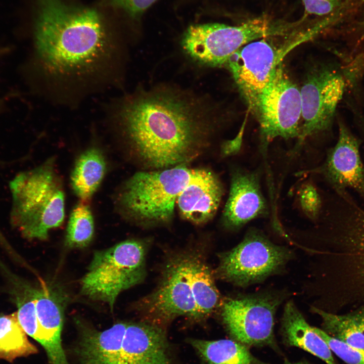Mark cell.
Returning a JSON list of instances; mask_svg holds the SVG:
<instances>
[{
    "label": "cell",
    "instance_id": "6da1fadb",
    "mask_svg": "<svg viewBox=\"0 0 364 364\" xmlns=\"http://www.w3.org/2000/svg\"><path fill=\"white\" fill-rule=\"evenodd\" d=\"M213 113L196 97L158 86L130 101L121 117L138 157L160 169L185 164L198 155L212 127Z\"/></svg>",
    "mask_w": 364,
    "mask_h": 364
},
{
    "label": "cell",
    "instance_id": "7a4b0ae2",
    "mask_svg": "<svg viewBox=\"0 0 364 364\" xmlns=\"http://www.w3.org/2000/svg\"><path fill=\"white\" fill-rule=\"evenodd\" d=\"M37 54L49 71L80 75L97 68L109 53L111 36L97 9L67 0H35Z\"/></svg>",
    "mask_w": 364,
    "mask_h": 364
},
{
    "label": "cell",
    "instance_id": "3957f363",
    "mask_svg": "<svg viewBox=\"0 0 364 364\" xmlns=\"http://www.w3.org/2000/svg\"><path fill=\"white\" fill-rule=\"evenodd\" d=\"M53 166L49 161L10 183L11 221L26 238L45 240L63 222L64 194Z\"/></svg>",
    "mask_w": 364,
    "mask_h": 364
},
{
    "label": "cell",
    "instance_id": "277c9868",
    "mask_svg": "<svg viewBox=\"0 0 364 364\" xmlns=\"http://www.w3.org/2000/svg\"><path fill=\"white\" fill-rule=\"evenodd\" d=\"M145 246L128 240L96 251L81 281V293L112 309L119 294L140 283L145 276Z\"/></svg>",
    "mask_w": 364,
    "mask_h": 364
},
{
    "label": "cell",
    "instance_id": "5b68a950",
    "mask_svg": "<svg viewBox=\"0 0 364 364\" xmlns=\"http://www.w3.org/2000/svg\"><path fill=\"white\" fill-rule=\"evenodd\" d=\"M287 26L274 23L264 16L236 26L218 23L192 25L185 32L182 44L194 60L221 66L243 46L260 38L284 34L288 30Z\"/></svg>",
    "mask_w": 364,
    "mask_h": 364
},
{
    "label": "cell",
    "instance_id": "8992f818",
    "mask_svg": "<svg viewBox=\"0 0 364 364\" xmlns=\"http://www.w3.org/2000/svg\"><path fill=\"white\" fill-rule=\"evenodd\" d=\"M191 173L185 164L138 172L126 183L122 204L131 216L143 222H168Z\"/></svg>",
    "mask_w": 364,
    "mask_h": 364
},
{
    "label": "cell",
    "instance_id": "52a82bcc",
    "mask_svg": "<svg viewBox=\"0 0 364 364\" xmlns=\"http://www.w3.org/2000/svg\"><path fill=\"white\" fill-rule=\"evenodd\" d=\"M252 113L260 125L263 151L276 138L299 137L302 113L300 89L285 72L282 63L259 96Z\"/></svg>",
    "mask_w": 364,
    "mask_h": 364
},
{
    "label": "cell",
    "instance_id": "ba28073f",
    "mask_svg": "<svg viewBox=\"0 0 364 364\" xmlns=\"http://www.w3.org/2000/svg\"><path fill=\"white\" fill-rule=\"evenodd\" d=\"M347 88L341 65L319 64L309 71L300 89L303 123L297 148L307 137L331 127Z\"/></svg>",
    "mask_w": 364,
    "mask_h": 364
},
{
    "label": "cell",
    "instance_id": "9c48e42d",
    "mask_svg": "<svg viewBox=\"0 0 364 364\" xmlns=\"http://www.w3.org/2000/svg\"><path fill=\"white\" fill-rule=\"evenodd\" d=\"M291 255L259 231L250 230L242 242L221 255L217 274L229 282L247 286L279 270Z\"/></svg>",
    "mask_w": 364,
    "mask_h": 364
},
{
    "label": "cell",
    "instance_id": "30bf717a",
    "mask_svg": "<svg viewBox=\"0 0 364 364\" xmlns=\"http://www.w3.org/2000/svg\"><path fill=\"white\" fill-rule=\"evenodd\" d=\"M191 252L172 257L158 288L140 303L149 316L166 321L180 316L200 320L190 267Z\"/></svg>",
    "mask_w": 364,
    "mask_h": 364
},
{
    "label": "cell",
    "instance_id": "8fae6325",
    "mask_svg": "<svg viewBox=\"0 0 364 364\" xmlns=\"http://www.w3.org/2000/svg\"><path fill=\"white\" fill-rule=\"evenodd\" d=\"M285 52L284 49L277 47L263 38L243 46L225 63L252 112L282 63Z\"/></svg>",
    "mask_w": 364,
    "mask_h": 364
},
{
    "label": "cell",
    "instance_id": "7c38bea8",
    "mask_svg": "<svg viewBox=\"0 0 364 364\" xmlns=\"http://www.w3.org/2000/svg\"><path fill=\"white\" fill-rule=\"evenodd\" d=\"M278 299L252 296L229 299L223 304V322L232 337L247 346H268L277 349L274 334Z\"/></svg>",
    "mask_w": 364,
    "mask_h": 364
},
{
    "label": "cell",
    "instance_id": "4fadbf2b",
    "mask_svg": "<svg viewBox=\"0 0 364 364\" xmlns=\"http://www.w3.org/2000/svg\"><path fill=\"white\" fill-rule=\"evenodd\" d=\"M339 135L323 166L314 171L322 173L341 194L352 188L364 198V165L358 140L344 122L338 119Z\"/></svg>",
    "mask_w": 364,
    "mask_h": 364
},
{
    "label": "cell",
    "instance_id": "5bb4252c",
    "mask_svg": "<svg viewBox=\"0 0 364 364\" xmlns=\"http://www.w3.org/2000/svg\"><path fill=\"white\" fill-rule=\"evenodd\" d=\"M268 213L258 171L236 170L231 178L223 220L230 228L238 229L251 220Z\"/></svg>",
    "mask_w": 364,
    "mask_h": 364
},
{
    "label": "cell",
    "instance_id": "9a60e30c",
    "mask_svg": "<svg viewBox=\"0 0 364 364\" xmlns=\"http://www.w3.org/2000/svg\"><path fill=\"white\" fill-rule=\"evenodd\" d=\"M222 194V184L212 172L203 168L191 169L189 181L178 195L176 204L183 218L203 224L215 215Z\"/></svg>",
    "mask_w": 364,
    "mask_h": 364
},
{
    "label": "cell",
    "instance_id": "2e32d148",
    "mask_svg": "<svg viewBox=\"0 0 364 364\" xmlns=\"http://www.w3.org/2000/svg\"><path fill=\"white\" fill-rule=\"evenodd\" d=\"M163 330L153 324L127 323L117 364H172Z\"/></svg>",
    "mask_w": 364,
    "mask_h": 364
},
{
    "label": "cell",
    "instance_id": "e0dca14e",
    "mask_svg": "<svg viewBox=\"0 0 364 364\" xmlns=\"http://www.w3.org/2000/svg\"><path fill=\"white\" fill-rule=\"evenodd\" d=\"M61 295L50 287L35 290L38 324L35 340L44 348L51 364H69L61 343L64 302Z\"/></svg>",
    "mask_w": 364,
    "mask_h": 364
},
{
    "label": "cell",
    "instance_id": "ac0fdd59",
    "mask_svg": "<svg viewBox=\"0 0 364 364\" xmlns=\"http://www.w3.org/2000/svg\"><path fill=\"white\" fill-rule=\"evenodd\" d=\"M282 332L287 345L300 348L327 364H336L329 346L307 323L292 301L285 306Z\"/></svg>",
    "mask_w": 364,
    "mask_h": 364
},
{
    "label": "cell",
    "instance_id": "d6986e66",
    "mask_svg": "<svg viewBox=\"0 0 364 364\" xmlns=\"http://www.w3.org/2000/svg\"><path fill=\"white\" fill-rule=\"evenodd\" d=\"M127 323H118L103 331L84 333L80 350L82 364H117Z\"/></svg>",
    "mask_w": 364,
    "mask_h": 364
},
{
    "label": "cell",
    "instance_id": "ffe728a7",
    "mask_svg": "<svg viewBox=\"0 0 364 364\" xmlns=\"http://www.w3.org/2000/svg\"><path fill=\"white\" fill-rule=\"evenodd\" d=\"M203 364H267L255 357L248 346L232 339L190 340Z\"/></svg>",
    "mask_w": 364,
    "mask_h": 364
},
{
    "label": "cell",
    "instance_id": "44dd1931",
    "mask_svg": "<svg viewBox=\"0 0 364 364\" xmlns=\"http://www.w3.org/2000/svg\"><path fill=\"white\" fill-rule=\"evenodd\" d=\"M106 164L103 154L96 148L84 152L77 159L71 177L75 194L81 200L89 199L100 185Z\"/></svg>",
    "mask_w": 364,
    "mask_h": 364
},
{
    "label": "cell",
    "instance_id": "7402d4cb",
    "mask_svg": "<svg viewBox=\"0 0 364 364\" xmlns=\"http://www.w3.org/2000/svg\"><path fill=\"white\" fill-rule=\"evenodd\" d=\"M312 310L321 316L323 330L328 335L352 346L364 348V307L343 315L315 307Z\"/></svg>",
    "mask_w": 364,
    "mask_h": 364
},
{
    "label": "cell",
    "instance_id": "603a6c76",
    "mask_svg": "<svg viewBox=\"0 0 364 364\" xmlns=\"http://www.w3.org/2000/svg\"><path fill=\"white\" fill-rule=\"evenodd\" d=\"M190 267L196 303L202 319L218 306L220 294L209 267L200 254L191 252Z\"/></svg>",
    "mask_w": 364,
    "mask_h": 364
},
{
    "label": "cell",
    "instance_id": "cb8c5ba5",
    "mask_svg": "<svg viewBox=\"0 0 364 364\" xmlns=\"http://www.w3.org/2000/svg\"><path fill=\"white\" fill-rule=\"evenodd\" d=\"M20 325L17 312L0 316V358L12 362L37 352Z\"/></svg>",
    "mask_w": 364,
    "mask_h": 364
},
{
    "label": "cell",
    "instance_id": "d4e9b609",
    "mask_svg": "<svg viewBox=\"0 0 364 364\" xmlns=\"http://www.w3.org/2000/svg\"><path fill=\"white\" fill-rule=\"evenodd\" d=\"M94 222L89 207L83 203L77 204L72 210L68 221L65 239L66 245L72 248L87 246L93 239Z\"/></svg>",
    "mask_w": 364,
    "mask_h": 364
},
{
    "label": "cell",
    "instance_id": "484cf974",
    "mask_svg": "<svg viewBox=\"0 0 364 364\" xmlns=\"http://www.w3.org/2000/svg\"><path fill=\"white\" fill-rule=\"evenodd\" d=\"M35 290L28 289L23 297L18 302L17 318L25 333L36 339L38 324L35 309Z\"/></svg>",
    "mask_w": 364,
    "mask_h": 364
},
{
    "label": "cell",
    "instance_id": "4316f807",
    "mask_svg": "<svg viewBox=\"0 0 364 364\" xmlns=\"http://www.w3.org/2000/svg\"><path fill=\"white\" fill-rule=\"evenodd\" d=\"M314 332L327 344L331 350L347 364H364V348L352 346L313 327Z\"/></svg>",
    "mask_w": 364,
    "mask_h": 364
},
{
    "label": "cell",
    "instance_id": "83f0119b",
    "mask_svg": "<svg viewBox=\"0 0 364 364\" xmlns=\"http://www.w3.org/2000/svg\"><path fill=\"white\" fill-rule=\"evenodd\" d=\"M349 218L348 237L358 247L364 277V210L355 207Z\"/></svg>",
    "mask_w": 364,
    "mask_h": 364
},
{
    "label": "cell",
    "instance_id": "f1b7e54d",
    "mask_svg": "<svg viewBox=\"0 0 364 364\" xmlns=\"http://www.w3.org/2000/svg\"><path fill=\"white\" fill-rule=\"evenodd\" d=\"M157 0H103L105 6L122 11L132 18L140 17Z\"/></svg>",
    "mask_w": 364,
    "mask_h": 364
},
{
    "label": "cell",
    "instance_id": "f546056e",
    "mask_svg": "<svg viewBox=\"0 0 364 364\" xmlns=\"http://www.w3.org/2000/svg\"><path fill=\"white\" fill-rule=\"evenodd\" d=\"M300 201L304 212L311 218L318 214L321 205L320 196L313 186L308 184L300 192Z\"/></svg>",
    "mask_w": 364,
    "mask_h": 364
},
{
    "label": "cell",
    "instance_id": "4dcf8cb0",
    "mask_svg": "<svg viewBox=\"0 0 364 364\" xmlns=\"http://www.w3.org/2000/svg\"><path fill=\"white\" fill-rule=\"evenodd\" d=\"M307 14L322 16L329 14L339 7L341 0H301Z\"/></svg>",
    "mask_w": 364,
    "mask_h": 364
},
{
    "label": "cell",
    "instance_id": "1f68e13d",
    "mask_svg": "<svg viewBox=\"0 0 364 364\" xmlns=\"http://www.w3.org/2000/svg\"><path fill=\"white\" fill-rule=\"evenodd\" d=\"M243 125L239 133L233 140L225 142L222 146V154L224 156H230L236 154L240 150L242 143L244 130Z\"/></svg>",
    "mask_w": 364,
    "mask_h": 364
},
{
    "label": "cell",
    "instance_id": "d6a6232c",
    "mask_svg": "<svg viewBox=\"0 0 364 364\" xmlns=\"http://www.w3.org/2000/svg\"><path fill=\"white\" fill-rule=\"evenodd\" d=\"M352 110H353L354 117H355L358 124L360 125L362 129L364 130V115L362 113L360 112L357 109H355L354 107H353Z\"/></svg>",
    "mask_w": 364,
    "mask_h": 364
},
{
    "label": "cell",
    "instance_id": "836d02e7",
    "mask_svg": "<svg viewBox=\"0 0 364 364\" xmlns=\"http://www.w3.org/2000/svg\"><path fill=\"white\" fill-rule=\"evenodd\" d=\"M283 364H311L310 362L306 360H301L296 362H291L289 360H286Z\"/></svg>",
    "mask_w": 364,
    "mask_h": 364
}]
</instances>
